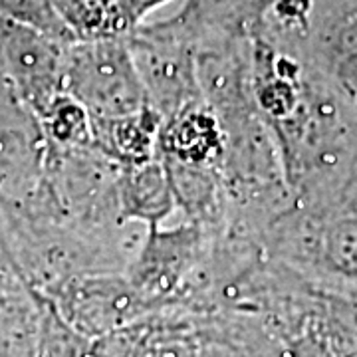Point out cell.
Segmentation results:
<instances>
[{"instance_id": "1", "label": "cell", "mask_w": 357, "mask_h": 357, "mask_svg": "<svg viewBox=\"0 0 357 357\" xmlns=\"http://www.w3.org/2000/svg\"><path fill=\"white\" fill-rule=\"evenodd\" d=\"M64 93L89 119L128 117L151 107L126 36L74 42L68 48Z\"/></svg>"}, {"instance_id": "2", "label": "cell", "mask_w": 357, "mask_h": 357, "mask_svg": "<svg viewBox=\"0 0 357 357\" xmlns=\"http://www.w3.org/2000/svg\"><path fill=\"white\" fill-rule=\"evenodd\" d=\"M126 40L149 105L161 123L204 102L195 48L167 20L143 22Z\"/></svg>"}, {"instance_id": "3", "label": "cell", "mask_w": 357, "mask_h": 357, "mask_svg": "<svg viewBox=\"0 0 357 357\" xmlns=\"http://www.w3.org/2000/svg\"><path fill=\"white\" fill-rule=\"evenodd\" d=\"M44 298L88 340L123 330L153 312L128 276L117 274H74Z\"/></svg>"}, {"instance_id": "4", "label": "cell", "mask_w": 357, "mask_h": 357, "mask_svg": "<svg viewBox=\"0 0 357 357\" xmlns=\"http://www.w3.org/2000/svg\"><path fill=\"white\" fill-rule=\"evenodd\" d=\"M34 28L0 18V56L14 98L34 117L64 96L68 48Z\"/></svg>"}, {"instance_id": "5", "label": "cell", "mask_w": 357, "mask_h": 357, "mask_svg": "<svg viewBox=\"0 0 357 357\" xmlns=\"http://www.w3.org/2000/svg\"><path fill=\"white\" fill-rule=\"evenodd\" d=\"M201 250L203 227L191 220L175 229H151L129 268L128 280L153 312L169 306L181 298Z\"/></svg>"}, {"instance_id": "6", "label": "cell", "mask_w": 357, "mask_h": 357, "mask_svg": "<svg viewBox=\"0 0 357 357\" xmlns=\"http://www.w3.org/2000/svg\"><path fill=\"white\" fill-rule=\"evenodd\" d=\"M40 324L42 298L0 246V357H36Z\"/></svg>"}, {"instance_id": "7", "label": "cell", "mask_w": 357, "mask_h": 357, "mask_svg": "<svg viewBox=\"0 0 357 357\" xmlns=\"http://www.w3.org/2000/svg\"><path fill=\"white\" fill-rule=\"evenodd\" d=\"M157 153L171 161L218 169L225 153V135L206 102L197 103L161 123Z\"/></svg>"}, {"instance_id": "8", "label": "cell", "mask_w": 357, "mask_h": 357, "mask_svg": "<svg viewBox=\"0 0 357 357\" xmlns=\"http://www.w3.org/2000/svg\"><path fill=\"white\" fill-rule=\"evenodd\" d=\"M117 204L121 220L145 222L149 230L159 229L175 204L171 178L159 153L137 165L119 167Z\"/></svg>"}, {"instance_id": "9", "label": "cell", "mask_w": 357, "mask_h": 357, "mask_svg": "<svg viewBox=\"0 0 357 357\" xmlns=\"http://www.w3.org/2000/svg\"><path fill=\"white\" fill-rule=\"evenodd\" d=\"M91 121V149L117 167L149 161L157 155L161 117L153 109L115 119Z\"/></svg>"}, {"instance_id": "10", "label": "cell", "mask_w": 357, "mask_h": 357, "mask_svg": "<svg viewBox=\"0 0 357 357\" xmlns=\"http://www.w3.org/2000/svg\"><path fill=\"white\" fill-rule=\"evenodd\" d=\"M52 4L74 42L119 38L131 32L119 0H52Z\"/></svg>"}, {"instance_id": "11", "label": "cell", "mask_w": 357, "mask_h": 357, "mask_svg": "<svg viewBox=\"0 0 357 357\" xmlns=\"http://www.w3.org/2000/svg\"><path fill=\"white\" fill-rule=\"evenodd\" d=\"M319 54L333 82L357 96V6L337 14L326 26Z\"/></svg>"}, {"instance_id": "12", "label": "cell", "mask_w": 357, "mask_h": 357, "mask_svg": "<svg viewBox=\"0 0 357 357\" xmlns=\"http://www.w3.org/2000/svg\"><path fill=\"white\" fill-rule=\"evenodd\" d=\"M46 149L77 151L91 147V121L88 112L70 96H60L44 114L36 117Z\"/></svg>"}, {"instance_id": "13", "label": "cell", "mask_w": 357, "mask_h": 357, "mask_svg": "<svg viewBox=\"0 0 357 357\" xmlns=\"http://www.w3.org/2000/svg\"><path fill=\"white\" fill-rule=\"evenodd\" d=\"M40 296V294H38ZM42 298L38 354L36 357H88L89 342L66 321L48 298Z\"/></svg>"}, {"instance_id": "14", "label": "cell", "mask_w": 357, "mask_h": 357, "mask_svg": "<svg viewBox=\"0 0 357 357\" xmlns=\"http://www.w3.org/2000/svg\"><path fill=\"white\" fill-rule=\"evenodd\" d=\"M0 18L34 28L64 44H74L72 34L60 20L52 0H0Z\"/></svg>"}, {"instance_id": "15", "label": "cell", "mask_w": 357, "mask_h": 357, "mask_svg": "<svg viewBox=\"0 0 357 357\" xmlns=\"http://www.w3.org/2000/svg\"><path fill=\"white\" fill-rule=\"evenodd\" d=\"M326 264L347 278H357V217L335 220L321 238Z\"/></svg>"}, {"instance_id": "16", "label": "cell", "mask_w": 357, "mask_h": 357, "mask_svg": "<svg viewBox=\"0 0 357 357\" xmlns=\"http://www.w3.org/2000/svg\"><path fill=\"white\" fill-rule=\"evenodd\" d=\"M167 2L169 0H119V6H121L123 16H126V22L133 30V28H137L145 22L147 14H151Z\"/></svg>"}]
</instances>
